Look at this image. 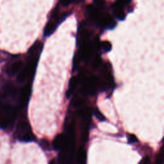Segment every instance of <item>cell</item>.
I'll use <instances>...</instances> for the list:
<instances>
[{"label":"cell","mask_w":164,"mask_h":164,"mask_svg":"<svg viewBox=\"0 0 164 164\" xmlns=\"http://www.w3.org/2000/svg\"><path fill=\"white\" fill-rule=\"evenodd\" d=\"M162 163H163V152L162 151H161L158 156L157 164H162Z\"/></svg>","instance_id":"4fadbf2b"},{"label":"cell","mask_w":164,"mask_h":164,"mask_svg":"<svg viewBox=\"0 0 164 164\" xmlns=\"http://www.w3.org/2000/svg\"><path fill=\"white\" fill-rule=\"evenodd\" d=\"M82 103H83V100H81V99L76 100V102H75V105H76V106H79V105H81Z\"/></svg>","instance_id":"e0dca14e"},{"label":"cell","mask_w":164,"mask_h":164,"mask_svg":"<svg viewBox=\"0 0 164 164\" xmlns=\"http://www.w3.org/2000/svg\"><path fill=\"white\" fill-rule=\"evenodd\" d=\"M95 114H96V116L98 119H99L100 121H103V120L105 119V118H104V117L103 116V115L101 114V113L99 110H96V111H95Z\"/></svg>","instance_id":"9a60e30c"},{"label":"cell","mask_w":164,"mask_h":164,"mask_svg":"<svg viewBox=\"0 0 164 164\" xmlns=\"http://www.w3.org/2000/svg\"><path fill=\"white\" fill-rule=\"evenodd\" d=\"M86 159V153L83 148H80L77 153V160L80 164H84Z\"/></svg>","instance_id":"9c48e42d"},{"label":"cell","mask_w":164,"mask_h":164,"mask_svg":"<svg viewBox=\"0 0 164 164\" xmlns=\"http://www.w3.org/2000/svg\"><path fill=\"white\" fill-rule=\"evenodd\" d=\"M100 46L105 52H109L112 49V45L108 41H103L100 44Z\"/></svg>","instance_id":"30bf717a"},{"label":"cell","mask_w":164,"mask_h":164,"mask_svg":"<svg viewBox=\"0 0 164 164\" xmlns=\"http://www.w3.org/2000/svg\"><path fill=\"white\" fill-rule=\"evenodd\" d=\"M126 5L122 0H116L113 5V12L116 18L121 21L125 19V7Z\"/></svg>","instance_id":"3957f363"},{"label":"cell","mask_w":164,"mask_h":164,"mask_svg":"<svg viewBox=\"0 0 164 164\" xmlns=\"http://www.w3.org/2000/svg\"><path fill=\"white\" fill-rule=\"evenodd\" d=\"M70 13L69 14L65 13L63 15H62V17H60V15H59L58 8H56V9L52 13L50 20L47 23L46 26L45 27L44 31V36L49 37L52 35L59 24L62 21H64L65 19V18L68 17Z\"/></svg>","instance_id":"6da1fadb"},{"label":"cell","mask_w":164,"mask_h":164,"mask_svg":"<svg viewBox=\"0 0 164 164\" xmlns=\"http://www.w3.org/2000/svg\"><path fill=\"white\" fill-rule=\"evenodd\" d=\"M93 51V47L91 43H85L81 47V56L83 59H88L91 56Z\"/></svg>","instance_id":"8992f818"},{"label":"cell","mask_w":164,"mask_h":164,"mask_svg":"<svg viewBox=\"0 0 164 164\" xmlns=\"http://www.w3.org/2000/svg\"><path fill=\"white\" fill-rule=\"evenodd\" d=\"M23 62L21 60L15 61L12 63L10 66H9L6 69V73L10 76L15 75V74H17L22 68L23 66Z\"/></svg>","instance_id":"5b68a950"},{"label":"cell","mask_w":164,"mask_h":164,"mask_svg":"<svg viewBox=\"0 0 164 164\" xmlns=\"http://www.w3.org/2000/svg\"><path fill=\"white\" fill-rule=\"evenodd\" d=\"M65 144V138L63 135H58L54 139L53 146L55 150H60Z\"/></svg>","instance_id":"ba28073f"},{"label":"cell","mask_w":164,"mask_h":164,"mask_svg":"<svg viewBox=\"0 0 164 164\" xmlns=\"http://www.w3.org/2000/svg\"><path fill=\"white\" fill-rule=\"evenodd\" d=\"M77 84H78V79L76 77L71 78L70 83H69V90L73 91L75 89Z\"/></svg>","instance_id":"8fae6325"},{"label":"cell","mask_w":164,"mask_h":164,"mask_svg":"<svg viewBox=\"0 0 164 164\" xmlns=\"http://www.w3.org/2000/svg\"><path fill=\"white\" fill-rule=\"evenodd\" d=\"M17 136L19 140L24 142H30L35 138L30 129L29 123L26 120H21L17 127Z\"/></svg>","instance_id":"7a4b0ae2"},{"label":"cell","mask_w":164,"mask_h":164,"mask_svg":"<svg viewBox=\"0 0 164 164\" xmlns=\"http://www.w3.org/2000/svg\"><path fill=\"white\" fill-rule=\"evenodd\" d=\"M50 164H55V163L54 161H53V160H52V161H51V162H50Z\"/></svg>","instance_id":"d6986e66"},{"label":"cell","mask_w":164,"mask_h":164,"mask_svg":"<svg viewBox=\"0 0 164 164\" xmlns=\"http://www.w3.org/2000/svg\"><path fill=\"white\" fill-rule=\"evenodd\" d=\"M72 2V0H60V3L63 6H68Z\"/></svg>","instance_id":"5bb4252c"},{"label":"cell","mask_w":164,"mask_h":164,"mask_svg":"<svg viewBox=\"0 0 164 164\" xmlns=\"http://www.w3.org/2000/svg\"><path fill=\"white\" fill-rule=\"evenodd\" d=\"M11 118L10 111L6 108L0 106V128H5L9 125Z\"/></svg>","instance_id":"277c9868"},{"label":"cell","mask_w":164,"mask_h":164,"mask_svg":"<svg viewBox=\"0 0 164 164\" xmlns=\"http://www.w3.org/2000/svg\"><path fill=\"white\" fill-rule=\"evenodd\" d=\"M122 1L123 2H124L126 5H127V4H129V3H130L131 0H122Z\"/></svg>","instance_id":"ac0fdd59"},{"label":"cell","mask_w":164,"mask_h":164,"mask_svg":"<svg viewBox=\"0 0 164 164\" xmlns=\"http://www.w3.org/2000/svg\"><path fill=\"white\" fill-rule=\"evenodd\" d=\"M141 164H150V160L149 157H146L145 158H144V159L142 160Z\"/></svg>","instance_id":"2e32d148"},{"label":"cell","mask_w":164,"mask_h":164,"mask_svg":"<svg viewBox=\"0 0 164 164\" xmlns=\"http://www.w3.org/2000/svg\"><path fill=\"white\" fill-rule=\"evenodd\" d=\"M30 93H31V87L30 85H27L22 88L20 96L21 101L22 103H26L28 101L29 97L30 96Z\"/></svg>","instance_id":"52a82bcc"},{"label":"cell","mask_w":164,"mask_h":164,"mask_svg":"<svg viewBox=\"0 0 164 164\" xmlns=\"http://www.w3.org/2000/svg\"><path fill=\"white\" fill-rule=\"evenodd\" d=\"M128 142L129 143H136L137 142V138L134 135L130 134L128 136Z\"/></svg>","instance_id":"7c38bea8"}]
</instances>
